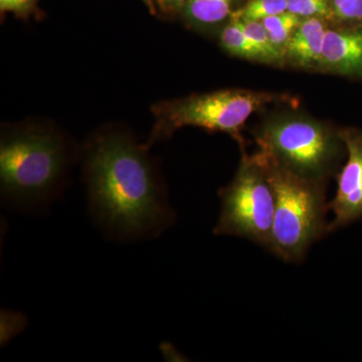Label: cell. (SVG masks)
Returning <instances> with one entry per match:
<instances>
[{"instance_id": "cell-1", "label": "cell", "mask_w": 362, "mask_h": 362, "mask_svg": "<svg viewBox=\"0 0 362 362\" xmlns=\"http://www.w3.org/2000/svg\"><path fill=\"white\" fill-rule=\"evenodd\" d=\"M149 147L129 133L107 129L85 151L84 176L90 211L119 238L156 237L173 221Z\"/></svg>"}, {"instance_id": "cell-2", "label": "cell", "mask_w": 362, "mask_h": 362, "mask_svg": "<svg viewBox=\"0 0 362 362\" xmlns=\"http://www.w3.org/2000/svg\"><path fill=\"white\" fill-rule=\"evenodd\" d=\"M70 145L51 125L23 123L2 132V199L18 209L49 204L59 194L71 163Z\"/></svg>"}, {"instance_id": "cell-3", "label": "cell", "mask_w": 362, "mask_h": 362, "mask_svg": "<svg viewBox=\"0 0 362 362\" xmlns=\"http://www.w3.org/2000/svg\"><path fill=\"white\" fill-rule=\"evenodd\" d=\"M265 161L276 195L269 251L284 262L302 261L312 245L328 233L329 211L324 187Z\"/></svg>"}, {"instance_id": "cell-4", "label": "cell", "mask_w": 362, "mask_h": 362, "mask_svg": "<svg viewBox=\"0 0 362 362\" xmlns=\"http://www.w3.org/2000/svg\"><path fill=\"white\" fill-rule=\"evenodd\" d=\"M271 99L262 93L223 90L157 103L151 108L156 121L146 145L165 139L185 126L238 136L249 117Z\"/></svg>"}, {"instance_id": "cell-5", "label": "cell", "mask_w": 362, "mask_h": 362, "mask_svg": "<svg viewBox=\"0 0 362 362\" xmlns=\"http://www.w3.org/2000/svg\"><path fill=\"white\" fill-rule=\"evenodd\" d=\"M221 214L214 233L252 240L268 249L276 195L262 156L245 158L228 187L221 190Z\"/></svg>"}, {"instance_id": "cell-6", "label": "cell", "mask_w": 362, "mask_h": 362, "mask_svg": "<svg viewBox=\"0 0 362 362\" xmlns=\"http://www.w3.org/2000/svg\"><path fill=\"white\" fill-rule=\"evenodd\" d=\"M269 162L305 180L321 182L337 160V138L320 124L286 118L268 124L259 137Z\"/></svg>"}, {"instance_id": "cell-7", "label": "cell", "mask_w": 362, "mask_h": 362, "mask_svg": "<svg viewBox=\"0 0 362 362\" xmlns=\"http://www.w3.org/2000/svg\"><path fill=\"white\" fill-rule=\"evenodd\" d=\"M340 139L346 148L347 161L338 175L337 195L328 204L334 214L328 233L362 218V133L346 131L341 133Z\"/></svg>"}, {"instance_id": "cell-8", "label": "cell", "mask_w": 362, "mask_h": 362, "mask_svg": "<svg viewBox=\"0 0 362 362\" xmlns=\"http://www.w3.org/2000/svg\"><path fill=\"white\" fill-rule=\"evenodd\" d=\"M320 64L328 70L356 75L362 73V28L326 30Z\"/></svg>"}, {"instance_id": "cell-9", "label": "cell", "mask_w": 362, "mask_h": 362, "mask_svg": "<svg viewBox=\"0 0 362 362\" xmlns=\"http://www.w3.org/2000/svg\"><path fill=\"white\" fill-rule=\"evenodd\" d=\"M325 25L319 18H306L302 21L288 42V54L301 66L320 63Z\"/></svg>"}, {"instance_id": "cell-10", "label": "cell", "mask_w": 362, "mask_h": 362, "mask_svg": "<svg viewBox=\"0 0 362 362\" xmlns=\"http://www.w3.org/2000/svg\"><path fill=\"white\" fill-rule=\"evenodd\" d=\"M233 2L235 0H189L183 14L192 25L211 28L232 16Z\"/></svg>"}, {"instance_id": "cell-11", "label": "cell", "mask_w": 362, "mask_h": 362, "mask_svg": "<svg viewBox=\"0 0 362 362\" xmlns=\"http://www.w3.org/2000/svg\"><path fill=\"white\" fill-rule=\"evenodd\" d=\"M220 39L221 47L233 56L266 61L263 52L247 37L238 21L230 20L221 33Z\"/></svg>"}, {"instance_id": "cell-12", "label": "cell", "mask_w": 362, "mask_h": 362, "mask_svg": "<svg viewBox=\"0 0 362 362\" xmlns=\"http://www.w3.org/2000/svg\"><path fill=\"white\" fill-rule=\"evenodd\" d=\"M300 18V16L287 11L277 16L267 18L262 21V23L265 25L272 42L281 51L283 47H287L293 33L301 23L302 21Z\"/></svg>"}, {"instance_id": "cell-13", "label": "cell", "mask_w": 362, "mask_h": 362, "mask_svg": "<svg viewBox=\"0 0 362 362\" xmlns=\"http://www.w3.org/2000/svg\"><path fill=\"white\" fill-rule=\"evenodd\" d=\"M287 11V0H250L246 6L233 11L230 18L244 21H262Z\"/></svg>"}, {"instance_id": "cell-14", "label": "cell", "mask_w": 362, "mask_h": 362, "mask_svg": "<svg viewBox=\"0 0 362 362\" xmlns=\"http://www.w3.org/2000/svg\"><path fill=\"white\" fill-rule=\"evenodd\" d=\"M239 21L244 32L257 45V47L263 52L266 62L278 61L281 59V51L274 45L269 37L265 25L262 21Z\"/></svg>"}, {"instance_id": "cell-15", "label": "cell", "mask_w": 362, "mask_h": 362, "mask_svg": "<svg viewBox=\"0 0 362 362\" xmlns=\"http://www.w3.org/2000/svg\"><path fill=\"white\" fill-rule=\"evenodd\" d=\"M288 11L300 18H326L333 13L331 0H287Z\"/></svg>"}, {"instance_id": "cell-16", "label": "cell", "mask_w": 362, "mask_h": 362, "mask_svg": "<svg viewBox=\"0 0 362 362\" xmlns=\"http://www.w3.org/2000/svg\"><path fill=\"white\" fill-rule=\"evenodd\" d=\"M331 6L338 20L362 21V0H331Z\"/></svg>"}, {"instance_id": "cell-17", "label": "cell", "mask_w": 362, "mask_h": 362, "mask_svg": "<svg viewBox=\"0 0 362 362\" xmlns=\"http://www.w3.org/2000/svg\"><path fill=\"white\" fill-rule=\"evenodd\" d=\"M39 0H0L1 13H11L21 18H26L37 8Z\"/></svg>"}, {"instance_id": "cell-18", "label": "cell", "mask_w": 362, "mask_h": 362, "mask_svg": "<svg viewBox=\"0 0 362 362\" xmlns=\"http://www.w3.org/2000/svg\"><path fill=\"white\" fill-rule=\"evenodd\" d=\"M188 1L189 0H153L156 13L159 11L168 16L183 13Z\"/></svg>"}, {"instance_id": "cell-19", "label": "cell", "mask_w": 362, "mask_h": 362, "mask_svg": "<svg viewBox=\"0 0 362 362\" xmlns=\"http://www.w3.org/2000/svg\"><path fill=\"white\" fill-rule=\"evenodd\" d=\"M143 4L148 7L150 13L152 14H156V6H154L153 0H142Z\"/></svg>"}]
</instances>
